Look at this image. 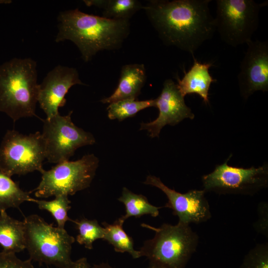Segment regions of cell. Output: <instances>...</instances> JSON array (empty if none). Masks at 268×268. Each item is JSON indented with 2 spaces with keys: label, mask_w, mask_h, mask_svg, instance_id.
<instances>
[{
  "label": "cell",
  "mask_w": 268,
  "mask_h": 268,
  "mask_svg": "<svg viewBox=\"0 0 268 268\" xmlns=\"http://www.w3.org/2000/svg\"><path fill=\"white\" fill-rule=\"evenodd\" d=\"M259 219L257 221L256 226L255 227L256 230L267 236L268 237V204L266 202L262 203L259 205Z\"/></svg>",
  "instance_id": "obj_27"
},
{
  "label": "cell",
  "mask_w": 268,
  "mask_h": 268,
  "mask_svg": "<svg viewBox=\"0 0 268 268\" xmlns=\"http://www.w3.org/2000/svg\"><path fill=\"white\" fill-rule=\"evenodd\" d=\"M211 0H150L143 5L147 17L166 46L194 52L216 31L209 8Z\"/></svg>",
  "instance_id": "obj_1"
},
{
  "label": "cell",
  "mask_w": 268,
  "mask_h": 268,
  "mask_svg": "<svg viewBox=\"0 0 268 268\" xmlns=\"http://www.w3.org/2000/svg\"><path fill=\"white\" fill-rule=\"evenodd\" d=\"M237 76L240 94L245 100L255 92L268 91V41L251 40Z\"/></svg>",
  "instance_id": "obj_12"
},
{
  "label": "cell",
  "mask_w": 268,
  "mask_h": 268,
  "mask_svg": "<svg viewBox=\"0 0 268 268\" xmlns=\"http://www.w3.org/2000/svg\"><path fill=\"white\" fill-rule=\"evenodd\" d=\"M83 1L87 6H95L103 9L107 3V0H86Z\"/></svg>",
  "instance_id": "obj_29"
},
{
  "label": "cell",
  "mask_w": 268,
  "mask_h": 268,
  "mask_svg": "<svg viewBox=\"0 0 268 268\" xmlns=\"http://www.w3.org/2000/svg\"><path fill=\"white\" fill-rule=\"evenodd\" d=\"M143 183L155 187L165 194L168 201L164 207L172 210L179 223L200 224L211 218L210 206L203 190H191L182 194L169 188L159 178L152 175L147 176Z\"/></svg>",
  "instance_id": "obj_11"
},
{
  "label": "cell",
  "mask_w": 268,
  "mask_h": 268,
  "mask_svg": "<svg viewBox=\"0 0 268 268\" xmlns=\"http://www.w3.org/2000/svg\"><path fill=\"white\" fill-rule=\"evenodd\" d=\"M155 107V100L139 101L125 99L110 103L107 107L108 116L111 120L117 119L120 122L134 116L145 108Z\"/></svg>",
  "instance_id": "obj_21"
},
{
  "label": "cell",
  "mask_w": 268,
  "mask_h": 268,
  "mask_svg": "<svg viewBox=\"0 0 268 268\" xmlns=\"http://www.w3.org/2000/svg\"><path fill=\"white\" fill-rule=\"evenodd\" d=\"M92 268H113L107 263H101L99 264H95L92 266ZM147 268H156L149 265Z\"/></svg>",
  "instance_id": "obj_30"
},
{
  "label": "cell",
  "mask_w": 268,
  "mask_h": 268,
  "mask_svg": "<svg viewBox=\"0 0 268 268\" xmlns=\"http://www.w3.org/2000/svg\"><path fill=\"white\" fill-rule=\"evenodd\" d=\"M0 245L6 252L16 253L25 249L23 221L10 217L6 210L0 211Z\"/></svg>",
  "instance_id": "obj_17"
},
{
  "label": "cell",
  "mask_w": 268,
  "mask_h": 268,
  "mask_svg": "<svg viewBox=\"0 0 268 268\" xmlns=\"http://www.w3.org/2000/svg\"><path fill=\"white\" fill-rule=\"evenodd\" d=\"M76 84L85 85L76 69L57 66L51 70L39 84L38 102L49 119L59 114V108L66 103L65 96Z\"/></svg>",
  "instance_id": "obj_14"
},
{
  "label": "cell",
  "mask_w": 268,
  "mask_h": 268,
  "mask_svg": "<svg viewBox=\"0 0 268 268\" xmlns=\"http://www.w3.org/2000/svg\"><path fill=\"white\" fill-rule=\"evenodd\" d=\"M154 100L155 107L159 110L158 117L153 121L142 122L139 129L147 131L151 138L159 137L161 130L167 125L175 126L185 119L195 118L177 84L171 79L164 81L160 94Z\"/></svg>",
  "instance_id": "obj_13"
},
{
  "label": "cell",
  "mask_w": 268,
  "mask_h": 268,
  "mask_svg": "<svg viewBox=\"0 0 268 268\" xmlns=\"http://www.w3.org/2000/svg\"><path fill=\"white\" fill-rule=\"evenodd\" d=\"M70 111L67 115L59 114L43 120L42 136L45 145L46 159L50 163L68 161L75 150L82 146L95 143L90 133L75 126Z\"/></svg>",
  "instance_id": "obj_10"
},
{
  "label": "cell",
  "mask_w": 268,
  "mask_h": 268,
  "mask_svg": "<svg viewBox=\"0 0 268 268\" xmlns=\"http://www.w3.org/2000/svg\"><path fill=\"white\" fill-rule=\"evenodd\" d=\"M143 5L137 0H107L102 17L114 20H130Z\"/></svg>",
  "instance_id": "obj_23"
},
{
  "label": "cell",
  "mask_w": 268,
  "mask_h": 268,
  "mask_svg": "<svg viewBox=\"0 0 268 268\" xmlns=\"http://www.w3.org/2000/svg\"><path fill=\"white\" fill-rule=\"evenodd\" d=\"M44 142L39 132L24 134L8 130L0 144V168L6 175H23L44 169Z\"/></svg>",
  "instance_id": "obj_8"
},
{
  "label": "cell",
  "mask_w": 268,
  "mask_h": 268,
  "mask_svg": "<svg viewBox=\"0 0 268 268\" xmlns=\"http://www.w3.org/2000/svg\"><path fill=\"white\" fill-rule=\"evenodd\" d=\"M51 201L35 200L38 208L41 210H45L49 212L56 220L58 227L65 228L67 221H72L67 215V212L70 209V201L66 195H59L55 197Z\"/></svg>",
  "instance_id": "obj_24"
},
{
  "label": "cell",
  "mask_w": 268,
  "mask_h": 268,
  "mask_svg": "<svg viewBox=\"0 0 268 268\" xmlns=\"http://www.w3.org/2000/svg\"><path fill=\"white\" fill-rule=\"evenodd\" d=\"M216 31L224 43L235 47L252 40L259 27L260 10L268 1L216 0Z\"/></svg>",
  "instance_id": "obj_6"
},
{
  "label": "cell",
  "mask_w": 268,
  "mask_h": 268,
  "mask_svg": "<svg viewBox=\"0 0 268 268\" xmlns=\"http://www.w3.org/2000/svg\"><path fill=\"white\" fill-rule=\"evenodd\" d=\"M146 80L143 64L125 65L122 67L118 86L109 97L101 100L103 103H112L122 100H136Z\"/></svg>",
  "instance_id": "obj_15"
},
{
  "label": "cell",
  "mask_w": 268,
  "mask_h": 268,
  "mask_svg": "<svg viewBox=\"0 0 268 268\" xmlns=\"http://www.w3.org/2000/svg\"><path fill=\"white\" fill-rule=\"evenodd\" d=\"M36 67L31 58H13L0 66V111L14 122L36 116L39 89Z\"/></svg>",
  "instance_id": "obj_3"
},
{
  "label": "cell",
  "mask_w": 268,
  "mask_h": 268,
  "mask_svg": "<svg viewBox=\"0 0 268 268\" xmlns=\"http://www.w3.org/2000/svg\"><path fill=\"white\" fill-rule=\"evenodd\" d=\"M58 20L56 42L72 41L86 62L101 51L119 49L130 33V20L108 19L77 8L61 12Z\"/></svg>",
  "instance_id": "obj_2"
},
{
  "label": "cell",
  "mask_w": 268,
  "mask_h": 268,
  "mask_svg": "<svg viewBox=\"0 0 268 268\" xmlns=\"http://www.w3.org/2000/svg\"><path fill=\"white\" fill-rule=\"evenodd\" d=\"M78 231L76 240L80 245H83L87 249H93V243L98 239L104 240L105 229L99 225L96 219L86 218L72 220Z\"/></svg>",
  "instance_id": "obj_22"
},
{
  "label": "cell",
  "mask_w": 268,
  "mask_h": 268,
  "mask_svg": "<svg viewBox=\"0 0 268 268\" xmlns=\"http://www.w3.org/2000/svg\"><path fill=\"white\" fill-rule=\"evenodd\" d=\"M118 200L125 207V214L120 217L124 222L130 217L139 218L143 215L157 217L162 207L151 204L145 196L134 193L126 187L123 188L122 195Z\"/></svg>",
  "instance_id": "obj_18"
},
{
  "label": "cell",
  "mask_w": 268,
  "mask_h": 268,
  "mask_svg": "<svg viewBox=\"0 0 268 268\" xmlns=\"http://www.w3.org/2000/svg\"><path fill=\"white\" fill-rule=\"evenodd\" d=\"M142 227L155 232L154 237L145 241L139 249L149 266L156 268H185L196 252L199 237L190 225L178 222L164 223L156 228L145 223Z\"/></svg>",
  "instance_id": "obj_4"
},
{
  "label": "cell",
  "mask_w": 268,
  "mask_h": 268,
  "mask_svg": "<svg viewBox=\"0 0 268 268\" xmlns=\"http://www.w3.org/2000/svg\"><path fill=\"white\" fill-rule=\"evenodd\" d=\"M69 268H92L86 258L83 257L73 262Z\"/></svg>",
  "instance_id": "obj_28"
},
{
  "label": "cell",
  "mask_w": 268,
  "mask_h": 268,
  "mask_svg": "<svg viewBox=\"0 0 268 268\" xmlns=\"http://www.w3.org/2000/svg\"><path fill=\"white\" fill-rule=\"evenodd\" d=\"M231 155L211 173L202 176L203 190L218 194L252 196L268 186V164L249 168L228 165Z\"/></svg>",
  "instance_id": "obj_9"
},
{
  "label": "cell",
  "mask_w": 268,
  "mask_h": 268,
  "mask_svg": "<svg viewBox=\"0 0 268 268\" xmlns=\"http://www.w3.org/2000/svg\"><path fill=\"white\" fill-rule=\"evenodd\" d=\"M98 164L99 159L93 154H86L76 161L58 163L41 173V180L32 192L35 191L36 197L43 198L73 195L90 186Z\"/></svg>",
  "instance_id": "obj_7"
},
{
  "label": "cell",
  "mask_w": 268,
  "mask_h": 268,
  "mask_svg": "<svg viewBox=\"0 0 268 268\" xmlns=\"http://www.w3.org/2000/svg\"><path fill=\"white\" fill-rule=\"evenodd\" d=\"M32 260H21L15 253L2 251L0 252V268H34Z\"/></svg>",
  "instance_id": "obj_26"
},
{
  "label": "cell",
  "mask_w": 268,
  "mask_h": 268,
  "mask_svg": "<svg viewBox=\"0 0 268 268\" xmlns=\"http://www.w3.org/2000/svg\"><path fill=\"white\" fill-rule=\"evenodd\" d=\"M239 268H268V243L258 244L251 249Z\"/></svg>",
  "instance_id": "obj_25"
},
{
  "label": "cell",
  "mask_w": 268,
  "mask_h": 268,
  "mask_svg": "<svg viewBox=\"0 0 268 268\" xmlns=\"http://www.w3.org/2000/svg\"><path fill=\"white\" fill-rule=\"evenodd\" d=\"M25 245L31 260L59 268H69L75 238L65 228L54 227L41 216L31 214L23 220Z\"/></svg>",
  "instance_id": "obj_5"
},
{
  "label": "cell",
  "mask_w": 268,
  "mask_h": 268,
  "mask_svg": "<svg viewBox=\"0 0 268 268\" xmlns=\"http://www.w3.org/2000/svg\"><path fill=\"white\" fill-rule=\"evenodd\" d=\"M194 62L191 68L185 72L182 79L177 77L178 89L185 97L191 94L199 95L206 104L209 103L208 91L212 82L216 81L209 72L211 63H201L193 57Z\"/></svg>",
  "instance_id": "obj_16"
},
{
  "label": "cell",
  "mask_w": 268,
  "mask_h": 268,
  "mask_svg": "<svg viewBox=\"0 0 268 268\" xmlns=\"http://www.w3.org/2000/svg\"><path fill=\"white\" fill-rule=\"evenodd\" d=\"M30 192L22 190L11 177L0 168V211L11 207H18L25 201L34 202Z\"/></svg>",
  "instance_id": "obj_20"
},
{
  "label": "cell",
  "mask_w": 268,
  "mask_h": 268,
  "mask_svg": "<svg viewBox=\"0 0 268 268\" xmlns=\"http://www.w3.org/2000/svg\"><path fill=\"white\" fill-rule=\"evenodd\" d=\"M124 221L119 217L113 224L102 223L105 229L104 240L111 245L117 252L130 254L134 259L141 257L139 251L134 248V241L123 228Z\"/></svg>",
  "instance_id": "obj_19"
}]
</instances>
